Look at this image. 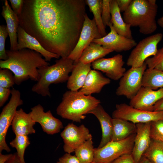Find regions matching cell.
I'll list each match as a JSON object with an SVG mask.
<instances>
[{
  "label": "cell",
  "instance_id": "obj_1",
  "mask_svg": "<svg viewBox=\"0 0 163 163\" xmlns=\"http://www.w3.org/2000/svg\"><path fill=\"white\" fill-rule=\"evenodd\" d=\"M86 4L84 0H24L19 26L46 50L67 58L78 41Z\"/></svg>",
  "mask_w": 163,
  "mask_h": 163
},
{
  "label": "cell",
  "instance_id": "obj_2",
  "mask_svg": "<svg viewBox=\"0 0 163 163\" xmlns=\"http://www.w3.org/2000/svg\"><path fill=\"white\" fill-rule=\"evenodd\" d=\"M8 59L0 60V69L6 68L14 74L15 84L20 85L29 79L37 82L39 68L50 63L38 52L28 49L16 50H6Z\"/></svg>",
  "mask_w": 163,
  "mask_h": 163
},
{
  "label": "cell",
  "instance_id": "obj_3",
  "mask_svg": "<svg viewBox=\"0 0 163 163\" xmlns=\"http://www.w3.org/2000/svg\"><path fill=\"white\" fill-rule=\"evenodd\" d=\"M158 8L155 0H132L123 12V19L131 27H138L141 34H151L157 29L155 18Z\"/></svg>",
  "mask_w": 163,
  "mask_h": 163
},
{
  "label": "cell",
  "instance_id": "obj_4",
  "mask_svg": "<svg viewBox=\"0 0 163 163\" xmlns=\"http://www.w3.org/2000/svg\"><path fill=\"white\" fill-rule=\"evenodd\" d=\"M100 103V100L91 95L69 90L63 94L56 112L63 118L80 123L85 114Z\"/></svg>",
  "mask_w": 163,
  "mask_h": 163
},
{
  "label": "cell",
  "instance_id": "obj_5",
  "mask_svg": "<svg viewBox=\"0 0 163 163\" xmlns=\"http://www.w3.org/2000/svg\"><path fill=\"white\" fill-rule=\"evenodd\" d=\"M74 61L67 57L56 60L51 66L40 67L37 69L40 78L32 86L33 92L43 97L51 96L49 87L53 84L62 83L67 81L69 73L72 72Z\"/></svg>",
  "mask_w": 163,
  "mask_h": 163
},
{
  "label": "cell",
  "instance_id": "obj_6",
  "mask_svg": "<svg viewBox=\"0 0 163 163\" xmlns=\"http://www.w3.org/2000/svg\"><path fill=\"white\" fill-rule=\"evenodd\" d=\"M136 134L120 141L111 140L101 148H94V161L110 163L123 155L131 154Z\"/></svg>",
  "mask_w": 163,
  "mask_h": 163
},
{
  "label": "cell",
  "instance_id": "obj_7",
  "mask_svg": "<svg viewBox=\"0 0 163 163\" xmlns=\"http://www.w3.org/2000/svg\"><path fill=\"white\" fill-rule=\"evenodd\" d=\"M163 37L162 33H158L141 40L131 51L127 60V65L134 68L142 65L147 59L156 54L158 45Z\"/></svg>",
  "mask_w": 163,
  "mask_h": 163
},
{
  "label": "cell",
  "instance_id": "obj_8",
  "mask_svg": "<svg viewBox=\"0 0 163 163\" xmlns=\"http://www.w3.org/2000/svg\"><path fill=\"white\" fill-rule=\"evenodd\" d=\"M11 95L9 102L4 107L0 114V152L3 150L7 152L11 151L5 140L7 132L11 125L17 108L23 103L19 90L12 89Z\"/></svg>",
  "mask_w": 163,
  "mask_h": 163
},
{
  "label": "cell",
  "instance_id": "obj_9",
  "mask_svg": "<svg viewBox=\"0 0 163 163\" xmlns=\"http://www.w3.org/2000/svg\"><path fill=\"white\" fill-rule=\"evenodd\" d=\"M147 67L145 62L139 67H131L126 71L120 79L116 95L129 99L134 97L142 87L143 77Z\"/></svg>",
  "mask_w": 163,
  "mask_h": 163
},
{
  "label": "cell",
  "instance_id": "obj_10",
  "mask_svg": "<svg viewBox=\"0 0 163 163\" xmlns=\"http://www.w3.org/2000/svg\"><path fill=\"white\" fill-rule=\"evenodd\" d=\"M112 117L113 119H121L136 124L163 120V110L144 111L125 103H121L116 104Z\"/></svg>",
  "mask_w": 163,
  "mask_h": 163
},
{
  "label": "cell",
  "instance_id": "obj_11",
  "mask_svg": "<svg viewBox=\"0 0 163 163\" xmlns=\"http://www.w3.org/2000/svg\"><path fill=\"white\" fill-rule=\"evenodd\" d=\"M63 139V148L66 153L71 154L85 141L92 138L89 129L83 124L78 126L73 123H68L61 133Z\"/></svg>",
  "mask_w": 163,
  "mask_h": 163
},
{
  "label": "cell",
  "instance_id": "obj_12",
  "mask_svg": "<svg viewBox=\"0 0 163 163\" xmlns=\"http://www.w3.org/2000/svg\"><path fill=\"white\" fill-rule=\"evenodd\" d=\"M102 37L95 19H90L86 13L85 21L78 42L68 58L77 62L83 51L95 39Z\"/></svg>",
  "mask_w": 163,
  "mask_h": 163
},
{
  "label": "cell",
  "instance_id": "obj_13",
  "mask_svg": "<svg viewBox=\"0 0 163 163\" xmlns=\"http://www.w3.org/2000/svg\"><path fill=\"white\" fill-rule=\"evenodd\" d=\"M124 63L123 56L119 54L110 58L97 59L91 63V66L94 69L101 71L109 78L117 81L126 71L123 67Z\"/></svg>",
  "mask_w": 163,
  "mask_h": 163
},
{
  "label": "cell",
  "instance_id": "obj_14",
  "mask_svg": "<svg viewBox=\"0 0 163 163\" xmlns=\"http://www.w3.org/2000/svg\"><path fill=\"white\" fill-rule=\"evenodd\" d=\"M108 26L110 28V32L104 37L94 39L92 42L117 52L128 51L136 46L137 43L133 39L126 38L117 34L111 22Z\"/></svg>",
  "mask_w": 163,
  "mask_h": 163
},
{
  "label": "cell",
  "instance_id": "obj_15",
  "mask_svg": "<svg viewBox=\"0 0 163 163\" xmlns=\"http://www.w3.org/2000/svg\"><path fill=\"white\" fill-rule=\"evenodd\" d=\"M31 118L36 123H39L43 130L49 135H53L60 132L63 127L61 121L55 117L50 110L45 112L43 106L38 104L31 108Z\"/></svg>",
  "mask_w": 163,
  "mask_h": 163
},
{
  "label": "cell",
  "instance_id": "obj_16",
  "mask_svg": "<svg viewBox=\"0 0 163 163\" xmlns=\"http://www.w3.org/2000/svg\"><path fill=\"white\" fill-rule=\"evenodd\" d=\"M163 98V88L156 90L142 87L136 94L130 100L129 105L138 109L153 111L156 103Z\"/></svg>",
  "mask_w": 163,
  "mask_h": 163
},
{
  "label": "cell",
  "instance_id": "obj_17",
  "mask_svg": "<svg viewBox=\"0 0 163 163\" xmlns=\"http://www.w3.org/2000/svg\"><path fill=\"white\" fill-rule=\"evenodd\" d=\"M151 122L136 124V134L131 154L135 163H138L151 142L150 133Z\"/></svg>",
  "mask_w": 163,
  "mask_h": 163
},
{
  "label": "cell",
  "instance_id": "obj_18",
  "mask_svg": "<svg viewBox=\"0 0 163 163\" xmlns=\"http://www.w3.org/2000/svg\"><path fill=\"white\" fill-rule=\"evenodd\" d=\"M17 36V50L28 49L34 50L41 54L47 62L50 61L53 58L59 59L60 57L45 50L36 38L27 33L19 26L18 29Z\"/></svg>",
  "mask_w": 163,
  "mask_h": 163
},
{
  "label": "cell",
  "instance_id": "obj_19",
  "mask_svg": "<svg viewBox=\"0 0 163 163\" xmlns=\"http://www.w3.org/2000/svg\"><path fill=\"white\" fill-rule=\"evenodd\" d=\"M88 114L94 115L100 124L102 132V139L97 148H102L112 140L113 131V118L105 110L100 104L90 110Z\"/></svg>",
  "mask_w": 163,
  "mask_h": 163
},
{
  "label": "cell",
  "instance_id": "obj_20",
  "mask_svg": "<svg viewBox=\"0 0 163 163\" xmlns=\"http://www.w3.org/2000/svg\"><path fill=\"white\" fill-rule=\"evenodd\" d=\"M1 14L5 19L10 41V50H17L18 44L17 31L19 25L18 16L13 11L7 0L4 1Z\"/></svg>",
  "mask_w": 163,
  "mask_h": 163
},
{
  "label": "cell",
  "instance_id": "obj_21",
  "mask_svg": "<svg viewBox=\"0 0 163 163\" xmlns=\"http://www.w3.org/2000/svg\"><path fill=\"white\" fill-rule=\"evenodd\" d=\"M110 82V80L104 76L101 72L91 69L88 74L83 86L78 91L86 95H91L100 93L103 88Z\"/></svg>",
  "mask_w": 163,
  "mask_h": 163
},
{
  "label": "cell",
  "instance_id": "obj_22",
  "mask_svg": "<svg viewBox=\"0 0 163 163\" xmlns=\"http://www.w3.org/2000/svg\"><path fill=\"white\" fill-rule=\"evenodd\" d=\"M36 123L32 119L30 112L27 113L20 108L16 110L11 125L15 135L28 136L35 133L34 126Z\"/></svg>",
  "mask_w": 163,
  "mask_h": 163
},
{
  "label": "cell",
  "instance_id": "obj_23",
  "mask_svg": "<svg viewBox=\"0 0 163 163\" xmlns=\"http://www.w3.org/2000/svg\"><path fill=\"white\" fill-rule=\"evenodd\" d=\"M74 64L67 81V87L69 90L78 91L83 86L91 66V63L84 64L79 61Z\"/></svg>",
  "mask_w": 163,
  "mask_h": 163
},
{
  "label": "cell",
  "instance_id": "obj_24",
  "mask_svg": "<svg viewBox=\"0 0 163 163\" xmlns=\"http://www.w3.org/2000/svg\"><path fill=\"white\" fill-rule=\"evenodd\" d=\"M110 22L115 31L120 35L133 39L131 26L124 21L120 14L116 0H110Z\"/></svg>",
  "mask_w": 163,
  "mask_h": 163
},
{
  "label": "cell",
  "instance_id": "obj_25",
  "mask_svg": "<svg viewBox=\"0 0 163 163\" xmlns=\"http://www.w3.org/2000/svg\"><path fill=\"white\" fill-rule=\"evenodd\" d=\"M112 140L114 141L124 139L136 132V124L125 120L113 118Z\"/></svg>",
  "mask_w": 163,
  "mask_h": 163
},
{
  "label": "cell",
  "instance_id": "obj_26",
  "mask_svg": "<svg viewBox=\"0 0 163 163\" xmlns=\"http://www.w3.org/2000/svg\"><path fill=\"white\" fill-rule=\"evenodd\" d=\"M113 51L112 50L92 42L83 51L78 61L84 64L91 63Z\"/></svg>",
  "mask_w": 163,
  "mask_h": 163
},
{
  "label": "cell",
  "instance_id": "obj_27",
  "mask_svg": "<svg viewBox=\"0 0 163 163\" xmlns=\"http://www.w3.org/2000/svg\"><path fill=\"white\" fill-rule=\"evenodd\" d=\"M142 86L154 90L163 88V71L155 69H146L143 77Z\"/></svg>",
  "mask_w": 163,
  "mask_h": 163
},
{
  "label": "cell",
  "instance_id": "obj_28",
  "mask_svg": "<svg viewBox=\"0 0 163 163\" xmlns=\"http://www.w3.org/2000/svg\"><path fill=\"white\" fill-rule=\"evenodd\" d=\"M94 149L92 138L85 141L76 148L75 155L80 163H91L94 159Z\"/></svg>",
  "mask_w": 163,
  "mask_h": 163
},
{
  "label": "cell",
  "instance_id": "obj_29",
  "mask_svg": "<svg viewBox=\"0 0 163 163\" xmlns=\"http://www.w3.org/2000/svg\"><path fill=\"white\" fill-rule=\"evenodd\" d=\"M85 1L94 15V18L102 37L105 36L107 34L101 18L102 0H86Z\"/></svg>",
  "mask_w": 163,
  "mask_h": 163
},
{
  "label": "cell",
  "instance_id": "obj_30",
  "mask_svg": "<svg viewBox=\"0 0 163 163\" xmlns=\"http://www.w3.org/2000/svg\"><path fill=\"white\" fill-rule=\"evenodd\" d=\"M143 155L152 163H163V147L161 143L152 140Z\"/></svg>",
  "mask_w": 163,
  "mask_h": 163
},
{
  "label": "cell",
  "instance_id": "obj_31",
  "mask_svg": "<svg viewBox=\"0 0 163 163\" xmlns=\"http://www.w3.org/2000/svg\"><path fill=\"white\" fill-rule=\"evenodd\" d=\"M30 144L28 136L24 135H16L15 138L9 143L12 147L16 149L18 155L23 162H25L24 156L25 149Z\"/></svg>",
  "mask_w": 163,
  "mask_h": 163
},
{
  "label": "cell",
  "instance_id": "obj_32",
  "mask_svg": "<svg viewBox=\"0 0 163 163\" xmlns=\"http://www.w3.org/2000/svg\"><path fill=\"white\" fill-rule=\"evenodd\" d=\"M150 133L152 140L163 143V120L151 122Z\"/></svg>",
  "mask_w": 163,
  "mask_h": 163
},
{
  "label": "cell",
  "instance_id": "obj_33",
  "mask_svg": "<svg viewBox=\"0 0 163 163\" xmlns=\"http://www.w3.org/2000/svg\"><path fill=\"white\" fill-rule=\"evenodd\" d=\"M145 62L148 68L163 71V46L158 50L155 55L147 59Z\"/></svg>",
  "mask_w": 163,
  "mask_h": 163
},
{
  "label": "cell",
  "instance_id": "obj_34",
  "mask_svg": "<svg viewBox=\"0 0 163 163\" xmlns=\"http://www.w3.org/2000/svg\"><path fill=\"white\" fill-rule=\"evenodd\" d=\"M12 72L6 68L0 69V87L10 88L15 84Z\"/></svg>",
  "mask_w": 163,
  "mask_h": 163
},
{
  "label": "cell",
  "instance_id": "obj_35",
  "mask_svg": "<svg viewBox=\"0 0 163 163\" xmlns=\"http://www.w3.org/2000/svg\"><path fill=\"white\" fill-rule=\"evenodd\" d=\"M8 35V32L6 25L0 26V59L5 60L8 59V56L5 48L6 39Z\"/></svg>",
  "mask_w": 163,
  "mask_h": 163
},
{
  "label": "cell",
  "instance_id": "obj_36",
  "mask_svg": "<svg viewBox=\"0 0 163 163\" xmlns=\"http://www.w3.org/2000/svg\"><path fill=\"white\" fill-rule=\"evenodd\" d=\"M110 0H103L101 18L103 24L106 27L110 22L111 16L110 8Z\"/></svg>",
  "mask_w": 163,
  "mask_h": 163
},
{
  "label": "cell",
  "instance_id": "obj_37",
  "mask_svg": "<svg viewBox=\"0 0 163 163\" xmlns=\"http://www.w3.org/2000/svg\"><path fill=\"white\" fill-rule=\"evenodd\" d=\"M56 163H80L75 155L66 153L60 157Z\"/></svg>",
  "mask_w": 163,
  "mask_h": 163
},
{
  "label": "cell",
  "instance_id": "obj_38",
  "mask_svg": "<svg viewBox=\"0 0 163 163\" xmlns=\"http://www.w3.org/2000/svg\"><path fill=\"white\" fill-rule=\"evenodd\" d=\"M11 8L14 12L18 15L21 12L24 0H9Z\"/></svg>",
  "mask_w": 163,
  "mask_h": 163
},
{
  "label": "cell",
  "instance_id": "obj_39",
  "mask_svg": "<svg viewBox=\"0 0 163 163\" xmlns=\"http://www.w3.org/2000/svg\"><path fill=\"white\" fill-rule=\"evenodd\" d=\"M10 88L0 87V107H2L8 100L11 94Z\"/></svg>",
  "mask_w": 163,
  "mask_h": 163
},
{
  "label": "cell",
  "instance_id": "obj_40",
  "mask_svg": "<svg viewBox=\"0 0 163 163\" xmlns=\"http://www.w3.org/2000/svg\"><path fill=\"white\" fill-rule=\"evenodd\" d=\"M110 163H135L131 154L123 155Z\"/></svg>",
  "mask_w": 163,
  "mask_h": 163
},
{
  "label": "cell",
  "instance_id": "obj_41",
  "mask_svg": "<svg viewBox=\"0 0 163 163\" xmlns=\"http://www.w3.org/2000/svg\"><path fill=\"white\" fill-rule=\"evenodd\" d=\"M132 0H116L121 12H125L128 8Z\"/></svg>",
  "mask_w": 163,
  "mask_h": 163
},
{
  "label": "cell",
  "instance_id": "obj_42",
  "mask_svg": "<svg viewBox=\"0 0 163 163\" xmlns=\"http://www.w3.org/2000/svg\"><path fill=\"white\" fill-rule=\"evenodd\" d=\"M5 163H26L21 160L17 152L12 154L11 157Z\"/></svg>",
  "mask_w": 163,
  "mask_h": 163
},
{
  "label": "cell",
  "instance_id": "obj_43",
  "mask_svg": "<svg viewBox=\"0 0 163 163\" xmlns=\"http://www.w3.org/2000/svg\"><path fill=\"white\" fill-rule=\"evenodd\" d=\"M163 110V98H162L154 105L153 107V111H158Z\"/></svg>",
  "mask_w": 163,
  "mask_h": 163
},
{
  "label": "cell",
  "instance_id": "obj_44",
  "mask_svg": "<svg viewBox=\"0 0 163 163\" xmlns=\"http://www.w3.org/2000/svg\"><path fill=\"white\" fill-rule=\"evenodd\" d=\"M12 155V153L4 155L0 152V163H5Z\"/></svg>",
  "mask_w": 163,
  "mask_h": 163
},
{
  "label": "cell",
  "instance_id": "obj_45",
  "mask_svg": "<svg viewBox=\"0 0 163 163\" xmlns=\"http://www.w3.org/2000/svg\"><path fill=\"white\" fill-rule=\"evenodd\" d=\"M138 163H152L147 158L142 155Z\"/></svg>",
  "mask_w": 163,
  "mask_h": 163
},
{
  "label": "cell",
  "instance_id": "obj_46",
  "mask_svg": "<svg viewBox=\"0 0 163 163\" xmlns=\"http://www.w3.org/2000/svg\"><path fill=\"white\" fill-rule=\"evenodd\" d=\"M157 22L158 25L163 28V15L158 19Z\"/></svg>",
  "mask_w": 163,
  "mask_h": 163
},
{
  "label": "cell",
  "instance_id": "obj_47",
  "mask_svg": "<svg viewBox=\"0 0 163 163\" xmlns=\"http://www.w3.org/2000/svg\"><path fill=\"white\" fill-rule=\"evenodd\" d=\"M91 163H102L100 162H95V161H93V162H92Z\"/></svg>",
  "mask_w": 163,
  "mask_h": 163
},
{
  "label": "cell",
  "instance_id": "obj_48",
  "mask_svg": "<svg viewBox=\"0 0 163 163\" xmlns=\"http://www.w3.org/2000/svg\"><path fill=\"white\" fill-rule=\"evenodd\" d=\"M161 145H162L163 147V143H161Z\"/></svg>",
  "mask_w": 163,
  "mask_h": 163
}]
</instances>
